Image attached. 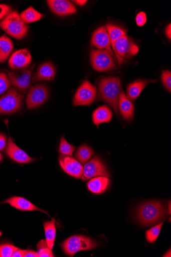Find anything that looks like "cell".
Here are the masks:
<instances>
[{
	"label": "cell",
	"instance_id": "obj_1",
	"mask_svg": "<svg viewBox=\"0 0 171 257\" xmlns=\"http://www.w3.org/2000/svg\"><path fill=\"white\" fill-rule=\"evenodd\" d=\"M97 85L99 100L108 104L119 117V98L123 90L120 79L116 77H103Z\"/></svg>",
	"mask_w": 171,
	"mask_h": 257
},
{
	"label": "cell",
	"instance_id": "obj_2",
	"mask_svg": "<svg viewBox=\"0 0 171 257\" xmlns=\"http://www.w3.org/2000/svg\"><path fill=\"white\" fill-rule=\"evenodd\" d=\"M165 215V208L159 201H151L143 203L138 210V219L143 225L155 224Z\"/></svg>",
	"mask_w": 171,
	"mask_h": 257
},
{
	"label": "cell",
	"instance_id": "obj_3",
	"mask_svg": "<svg viewBox=\"0 0 171 257\" xmlns=\"http://www.w3.org/2000/svg\"><path fill=\"white\" fill-rule=\"evenodd\" d=\"M0 28L12 37L21 40L27 34L29 27L16 11L11 12L0 22Z\"/></svg>",
	"mask_w": 171,
	"mask_h": 257
},
{
	"label": "cell",
	"instance_id": "obj_4",
	"mask_svg": "<svg viewBox=\"0 0 171 257\" xmlns=\"http://www.w3.org/2000/svg\"><path fill=\"white\" fill-rule=\"evenodd\" d=\"M114 53L107 50L92 49L90 53L91 64L95 71L106 72L118 68L114 61Z\"/></svg>",
	"mask_w": 171,
	"mask_h": 257
},
{
	"label": "cell",
	"instance_id": "obj_5",
	"mask_svg": "<svg viewBox=\"0 0 171 257\" xmlns=\"http://www.w3.org/2000/svg\"><path fill=\"white\" fill-rule=\"evenodd\" d=\"M63 250L68 256H73L81 250H89L97 246L91 239L84 236H72L62 244Z\"/></svg>",
	"mask_w": 171,
	"mask_h": 257
},
{
	"label": "cell",
	"instance_id": "obj_6",
	"mask_svg": "<svg viewBox=\"0 0 171 257\" xmlns=\"http://www.w3.org/2000/svg\"><path fill=\"white\" fill-rule=\"evenodd\" d=\"M24 99V95L16 88H11L0 98V114H10L18 112L22 108Z\"/></svg>",
	"mask_w": 171,
	"mask_h": 257
},
{
	"label": "cell",
	"instance_id": "obj_7",
	"mask_svg": "<svg viewBox=\"0 0 171 257\" xmlns=\"http://www.w3.org/2000/svg\"><path fill=\"white\" fill-rule=\"evenodd\" d=\"M35 64L23 68L18 71L9 73V79L11 84L23 93H27L32 84V72Z\"/></svg>",
	"mask_w": 171,
	"mask_h": 257
},
{
	"label": "cell",
	"instance_id": "obj_8",
	"mask_svg": "<svg viewBox=\"0 0 171 257\" xmlns=\"http://www.w3.org/2000/svg\"><path fill=\"white\" fill-rule=\"evenodd\" d=\"M50 96V91L45 84H39L32 86L28 91L27 105L30 109H35L44 104Z\"/></svg>",
	"mask_w": 171,
	"mask_h": 257
},
{
	"label": "cell",
	"instance_id": "obj_9",
	"mask_svg": "<svg viewBox=\"0 0 171 257\" xmlns=\"http://www.w3.org/2000/svg\"><path fill=\"white\" fill-rule=\"evenodd\" d=\"M96 87L86 81L76 93L73 101V106H90L96 100Z\"/></svg>",
	"mask_w": 171,
	"mask_h": 257
},
{
	"label": "cell",
	"instance_id": "obj_10",
	"mask_svg": "<svg viewBox=\"0 0 171 257\" xmlns=\"http://www.w3.org/2000/svg\"><path fill=\"white\" fill-rule=\"evenodd\" d=\"M117 55L124 60L130 59L139 52L138 46L131 38L127 35L122 36L115 43Z\"/></svg>",
	"mask_w": 171,
	"mask_h": 257
},
{
	"label": "cell",
	"instance_id": "obj_11",
	"mask_svg": "<svg viewBox=\"0 0 171 257\" xmlns=\"http://www.w3.org/2000/svg\"><path fill=\"white\" fill-rule=\"evenodd\" d=\"M99 176L109 177L110 175L101 160L98 157H95L87 162L83 167L81 180L86 181Z\"/></svg>",
	"mask_w": 171,
	"mask_h": 257
},
{
	"label": "cell",
	"instance_id": "obj_12",
	"mask_svg": "<svg viewBox=\"0 0 171 257\" xmlns=\"http://www.w3.org/2000/svg\"><path fill=\"white\" fill-rule=\"evenodd\" d=\"M59 163L63 170L68 175L77 179L81 178L83 174V167L81 163L71 156L61 154Z\"/></svg>",
	"mask_w": 171,
	"mask_h": 257
},
{
	"label": "cell",
	"instance_id": "obj_13",
	"mask_svg": "<svg viewBox=\"0 0 171 257\" xmlns=\"http://www.w3.org/2000/svg\"><path fill=\"white\" fill-rule=\"evenodd\" d=\"M90 45L98 50H107L113 53L111 49V41L105 27L97 29L92 35Z\"/></svg>",
	"mask_w": 171,
	"mask_h": 257
},
{
	"label": "cell",
	"instance_id": "obj_14",
	"mask_svg": "<svg viewBox=\"0 0 171 257\" xmlns=\"http://www.w3.org/2000/svg\"><path fill=\"white\" fill-rule=\"evenodd\" d=\"M47 3L52 12L60 17L74 14L77 11L76 7L67 0H48Z\"/></svg>",
	"mask_w": 171,
	"mask_h": 257
},
{
	"label": "cell",
	"instance_id": "obj_15",
	"mask_svg": "<svg viewBox=\"0 0 171 257\" xmlns=\"http://www.w3.org/2000/svg\"><path fill=\"white\" fill-rule=\"evenodd\" d=\"M56 75V69L53 63L46 62L41 64L32 78L33 83L40 81H52Z\"/></svg>",
	"mask_w": 171,
	"mask_h": 257
},
{
	"label": "cell",
	"instance_id": "obj_16",
	"mask_svg": "<svg viewBox=\"0 0 171 257\" xmlns=\"http://www.w3.org/2000/svg\"><path fill=\"white\" fill-rule=\"evenodd\" d=\"M32 61L30 52L27 49H22L14 53L10 58L9 65L13 69H19L29 66Z\"/></svg>",
	"mask_w": 171,
	"mask_h": 257
},
{
	"label": "cell",
	"instance_id": "obj_17",
	"mask_svg": "<svg viewBox=\"0 0 171 257\" xmlns=\"http://www.w3.org/2000/svg\"><path fill=\"white\" fill-rule=\"evenodd\" d=\"M6 152L10 158L19 163H30L35 160L25 152L20 149L14 143L11 137L8 140Z\"/></svg>",
	"mask_w": 171,
	"mask_h": 257
},
{
	"label": "cell",
	"instance_id": "obj_18",
	"mask_svg": "<svg viewBox=\"0 0 171 257\" xmlns=\"http://www.w3.org/2000/svg\"><path fill=\"white\" fill-rule=\"evenodd\" d=\"M119 110L124 120L131 121L134 114V105L128 99L123 90H122L119 98Z\"/></svg>",
	"mask_w": 171,
	"mask_h": 257
},
{
	"label": "cell",
	"instance_id": "obj_19",
	"mask_svg": "<svg viewBox=\"0 0 171 257\" xmlns=\"http://www.w3.org/2000/svg\"><path fill=\"white\" fill-rule=\"evenodd\" d=\"M3 203H8L12 206L22 211H37L41 212L48 215L44 210L38 207L25 198L20 197H13L5 201Z\"/></svg>",
	"mask_w": 171,
	"mask_h": 257
},
{
	"label": "cell",
	"instance_id": "obj_20",
	"mask_svg": "<svg viewBox=\"0 0 171 257\" xmlns=\"http://www.w3.org/2000/svg\"><path fill=\"white\" fill-rule=\"evenodd\" d=\"M157 80H137L130 83L127 88V97L131 101H135L140 95L141 91L148 84L155 83Z\"/></svg>",
	"mask_w": 171,
	"mask_h": 257
},
{
	"label": "cell",
	"instance_id": "obj_21",
	"mask_svg": "<svg viewBox=\"0 0 171 257\" xmlns=\"http://www.w3.org/2000/svg\"><path fill=\"white\" fill-rule=\"evenodd\" d=\"M105 27L109 34L112 48L113 50L115 57L117 59L119 64H121L125 63L126 61L123 59H122L117 55L115 50L114 45L116 41L118 39H119L122 36L127 35V32L123 29H121L118 27L110 24V23H109V24L107 25Z\"/></svg>",
	"mask_w": 171,
	"mask_h": 257
},
{
	"label": "cell",
	"instance_id": "obj_22",
	"mask_svg": "<svg viewBox=\"0 0 171 257\" xmlns=\"http://www.w3.org/2000/svg\"><path fill=\"white\" fill-rule=\"evenodd\" d=\"M113 113L107 105H103L97 108L93 113L92 120L93 123L99 127L103 123H108L111 121Z\"/></svg>",
	"mask_w": 171,
	"mask_h": 257
},
{
	"label": "cell",
	"instance_id": "obj_23",
	"mask_svg": "<svg viewBox=\"0 0 171 257\" xmlns=\"http://www.w3.org/2000/svg\"><path fill=\"white\" fill-rule=\"evenodd\" d=\"M110 180L107 177L100 176L91 179L88 183L89 190L95 194H101L107 189Z\"/></svg>",
	"mask_w": 171,
	"mask_h": 257
},
{
	"label": "cell",
	"instance_id": "obj_24",
	"mask_svg": "<svg viewBox=\"0 0 171 257\" xmlns=\"http://www.w3.org/2000/svg\"><path fill=\"white\" fill-rule=\"evenodd\" d=\"M14 49L12 41L6 36L0 37V63L6 62Z\"/></svg>",
	"mask_w": 171,
	"mask_h": 257
},
{
	"label": "cell",
	"instance_id": "obj_25",
	"mask_svg": "<svg viewBox=\"0 0 171 257\" xmlns=\"http://www.w3.org/2000/svg\"><path fill=\"white\" fill-rule=\"evenodd\" d=\"M56 220L53 219L51 221H47L44 223L46 241L49 248L53 249L56 236Z\"/></svg>",
	"mask_w": 171,
	"mask_h": 257
},
{
	"label": "cell",
	"instance_id": "obj_26",
	"mask_svg": "<svg viewBox=\"0 0 171 257\" xmlns=\"http://www.w3.org/2000/svg\"><path fill=\"white\" fill-rule=\"evenodd\" d=\"M23 21L27 24H30L41 19L43 15L32 7L23 12L20 15Z\"/></svg>",
	"mask_w": 171,
	"mask_h": 257
},
{
	"label": "cell",
	"instance_id": "obj_27",
	"mask_svg": "<svg viewBox=\"0 0 171 257\" xmlns=\"http://www.w3.org/2000/svg\"><path fill=\"white\" fill-rule=\"evenodd\" d=\"M94 154L93 150L86 145H83L79 148L75 157L82 164L85 165L92 157Z\"/></svg>",
	"mask_w": 171,
	"mask_h": 257
},
{
	"label": "cell",
	"instance_id": "obj_28",
	"mask_svg": "<svg viewBox=\"0 0 171 257\" xmlns=\"http://www.w3.org/2000/svg\"><path fill=\"white\" fill-rule=\"evenodd\" d=\"M37 249L39 257L54 256L52 250L49 248L45 240H42L37 244Z\"/></svg>",
	"mask_w": 171,
	"mask_h": 257
},
{
	"label": "cell",
	"instance_id": "obj_29",
	"mask_svg": "<svg viewBox=\"0 0 171 257\" xmlns=\"http://www.w3.org/2000/svg\"><path fill=\"white\" fill-rule=\"evenodd\" d=\"M163 225V222L151 228L145 232L146 240L150 243L155 242L157 239Z\"/></svg>",
	"mask_w": 171,
	"mask_h": 257
},
{
	"label": "cell",
	"instance_id": "obj_30",
	"mask_svg": "<svg viewBox=\"0 0 171 257\" xmlns=\"http://www.w3.org/2000/svg\"><path fill=\"white\" fill-rule=\"evenodd\" d=\"M76 147L72 146L67 142L64 136L61 138L59 148V152L61 154L71 157Z\"/></svg>",
	"mask_w": 171,
	"mask_h": 257
},
{
	"label": "cell",
	"instance_id": "obj_31",
	"mask_svg": "<svg viewBox=\"0 0 171 257\" xmlns=\"http://www.w3.org/2000/svg\"><path fill=\"white\" fill-rule=\"evenodd\" d=\"M19 248L11 244L0 245V257H11L13 253Z\"/></svg>",
	"mask_w": 171,
	"mask_h": 257
},
{
	"label": "cell",
	"instance_id": "obj_32",
	"mask_svg": "<svg viewBox=\"0 0 171 257\" xmlns=\"http://www.w3.org/2000/svg\"><path fill=\"white\" fill-rule=\"evenodd\" d=\"M11 86V83L7 75L4 73H0V95L10 89Z\"/></svg>",
	"mask_w": 171,
	"mask_h": 257
},
{
	"label": "cell",
	"instance_id": "obj_33",
	"mask_svg": "<svg viewBox=\"0 0 171 257\" xmlns=\"http://www.w3.org/2000/svg\"><path fill=\"white\" fill-rule=\"evenodd\" d=\"M161 78L163 86L169 92H170L171 72L169 71H162Z\"/></svg>",
	"mask_w": 171,
	"mask_h": 257
},
{
	"label": "cell",
	"instance_id": "obj_34",
	"mask_svg": "<svg viewBox=\"0 0 171 257\" xmlns=\"http://www.w3.org/2000/svg\"><path fill=\"white\" fill-rule=\"evenodd\" d=\"M136 24L138 27L143 26L146 22V16L144 13L141 12L136 17Z\"/></svg>",
	"mask_w": 171,
	"mask_h": 257
},
{
	"label": "cell",
	"instance_id": "obj_35",
	"mask_svg": "<svg viewBox=\"0 0 171 257\" xmlns=\"http://www.w3.org/2000/svg\"><path fill=\"white\" fill-rule=\"evenodd\" d=\"M12 12V8L7 5H0V20H2Z\"/></svg>",
	"mask_w": 171,
	"mask_h": 257
},
{
	"label": "cell",
	"instance_id": "obj_36",
	"mask_svg": "<svg viewBox=\"0 0 171 257\" xmlns=\"http://www.w3.org/2000/svg\"><path fill=\"white\" fill-rule=\"evenodd\" d=\"M7 145V137L6 136L0 134V151H3Z\"/></svg>",
	"mask_w": 171,
	"mask_h": 257
},
{
	"label": "cell",
	"instance_id": "obj_37",
	"mask_svg": "<svg viewBox=\"0 0 171 257\" xmlns=\"http://www.w3.org/2000/svg\"><path fill=\"white\" fill-rule=\"evenodd\" d=\"M27 250L19 248L13 253L12 257H25Z\"/></svg>",
	"mask_w": 171,
	"mask_h": 257
},
{
	"label": "cell",
	"instance_id": "obj_38",
	"mask_svg": "<svg viewBox=\"0 0 171 257\" xmlns=\"http://www.w3.org/2000/svg\"><path fill=\"white\" fill-rule=\"evenodd\" d=\"M25 257H39L38 252L33 250H28Z\"/></svg>",
	"mask_w": 171,
	"mask_h": 257
},
{
	"label": "cell",
	"instance_id": "obj_39",
	"mask_svg": "<svg viewBox=\"0 0 171 257\" xmlns=\"http://www.w3.org/2000/svg\"><path fill=\"white\" fill-rule=\"evenodd\" d=\"M165 34L168 38V39L170 40L171 39V25L169 24L166 27L165 31Z\"/></svg>",
	"mask_w": 171,
	"mask_h": 257
},
{
	"label": "cell",
	"instance_id": "obj_40",
	"mask_svg": "<svg viewBox=\"0 0 171 257\" xmlns=\"http://www.w3.org/2000/svg\"><path fill=\"white\" fill-rule=\"evenodd\" d=\"M72 2L79 6H83L87 3V1H86V0H77L76 1L75 0V1H73Z\"/></svg>",
	"mask_w": 171,
	"mask_h": 257
},
{
	"label": "cell",
	"instance_id": "obj_41",
	"mask_svg": "<svg viewBox=\"0 0 171 257\" xmlns=\"http://www.w3.org/2000/svg\"><path fill=\"white\" fill-rule=\"evenodd\" d=\"M171 255H170V250L169 249V251L165 254L163 256H170Z\"/></svg>",
	"mask_w": 171,
	"mask_h": 257
},
{
	"label": "cell",
	"instance_id": "obj_42",
	"mask_svg": "<svg viewBox=\"0 0 171 257\" xmlns=\"http://www.w3.org/2000/svg\"><path fill=\"white\" fill-rule=\"evenodd\" d=\"M3 159V155L1 153H0V162H1Z\"/></svg>",
	"mask_w": 171,
	"mask_h": 257
},
{
	"label": "cell",
	"instance_id": "obj_43",
	"mask_svg": "<svg viewBox=\"0 0 171 257\" xmlns=\"http://www.w3.org/2000/svg\"><path fill=\"white\" fill-rule=\"evenodd\" d=\"M3 235V233L0 231V237H1Z\"/></svg>",
	"mask_w": 171,
	"mask_h": 257
}]
</instances>
